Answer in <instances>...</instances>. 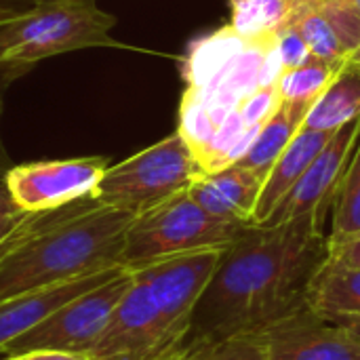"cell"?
<instances>
[{"label": "cell", "mask_w": 360, "mask_h": 360, "mask_svg": "<svg viewBox=\"0 0 360 360\" xmlns=\"http://www.w3.org/2000/svg\"><path fill=\"white\" fill-rule=\"evenodd\" d=\"M186 350V360H272L259 333H240Z\"/></svg>", "instance_id": "cell-22"}, {"label": "cell", "mask_w": 360, "mask_h": 360, "mask_svg": "<svg viewBox=\"0 0 360 360\" xmlns=\"http://www.w3.org/2000/svg\"><path fill=\"white\" fill-rule=\"evenodd\" d=\"M114 25L116 17L97 0H38L0 23V72L15 76L42 59L93 46L122 49L110 34Z\"/></svg>", "instance_id": "cell-3"}, {"label": "cell", "mask_w": 360, "mask_h": 360, "mask_svg": "<svg viewBox=\"0 0 360 360\" xmlns=\"http://www.w3.org/2000/svg\"><path fill=\"white\" fill-rule=\"evenodd\" d=\"M264 184L266 175L230 165L213 173H202L188 188V194L213 217L232 224H251Z\"/></svg>", "instance_id": "cell-13"}, {"label": "cell", "mask_w": 360, "mask_h": 360, "mask_svg": "<svg viewBox=\"0 0 360 360\" xmlns=\"http://www.w3.org/2000/svg\"><path fill=\"white\" fill-rule=\"evenodd\" d=\"M274 46H276V55L281 59L283 70H291L297 68L300 63H304L312 53L304 40V36L300 34V30L287 19L274 34Z\"/></svg>", "instance_id": "cell-25"}, {"label": "cell", "mask_w": 360, "mask_h": 360, "mask_svg": "<svg viewBox=\"0 0 360 360\" xmlns=\"http://www.w3.org/2000/svg\"><path fill=\"white\" fill-rule=\"evenodd\" d=\"M21 217H23V213H19V215H13V217H0V240L13 232V228L19 224V219H21Z\"/></svg>", "instance_id": "cell-29"}, {"label": "cell", "mask_w": 360, "mask_h": 360, "mask_svg": "<svg viewBox=\"0 0 360 360\" xmlns=\"http://www.w3.org/2000/svg\"><path fill=\"white\" fill-rule=\"evenodd\" d=\"M6 360H49V352H27V354L8 356Z\"/></svg>", "instance_id": "cell-32"}, {"label": "cell", "mask_w": 360, "mask_h": 360, "mask_svg": "<svg viewBox=\"0 0 360 360\" xmlns=\"http://www.w3.org/2000/svg\"><path fill=\"white\" fill-rule=\"evenodd\" d=\"M352 2H354V6H356V11H359V13H360V0H352Z\"/></svg>", "instance_id": "cell-35"}, {"label": "cell", "mask_w": 360, "mask_h": 360, "mask_svg": "<svg viewBox=\"0 0 360 360\" xmlns=\"http://www.w3.org/2000/svg\"><path fill=\"white\" fill-rule=\"evenodd\" d=\"M331 321L340 323L342 327L350 329L354 335H359L360 338V316H338V319H331Z\"/></svg>", "instance_id": "cell-30"}, {"label": "cell", "mask_w": 360, "mask_h": 360, "mask_svg": "<svg viewBox=\"0 0 360 360\" xmlns=\"http://www.w3.org/2000/svg\"><path fill=\"white\" fill-rule=\"evenodd\" d=\"M360 116V49L350 53L304 118L306 129L338 131Z\"/></svg>", "instance_id": "cell-15"}, {"label": "cell", "mask_w": 360, "mask_h": 360, "mask_svg": "<svg viewBox=\"0 0 360 360\" xmlns=\"http://www.w3.org/2000/svg\"><path fill=\"white\" fill-rule=\"evenodd\" d=\"M247 224H232L209 215L192 200L188 190L135 215L131 221L122 266L133 270L143 264L205 249H224Z\"/></svg>", "instance_id": "cell-4"}, {"label": "cell", "mask_w": 360, "mask_h": 360, "mask_svg": "<svg viewBox=\"0 0 360 360\" xmlns=\"http://www.w3.org/2000/svg\"><path fill=\"white\" fill-rule=\"evenodd\" d=\"M289 21L300 30V34L304 36L310 53L314 57L327 59V61H344L350 53L344 49L340 36L335 34V30L331 27V23L327 21V17L314 6H297L291 11Z\"/></svg>", "instance_id": "cell-21"}, {"label": "cell", "mask_w": 360, "mask_h": 360, "mask_svg": "<svg viewBox=\"0 0 360 360\" xmlns=\"http://www.w3.org/2000/svg\"><path fill=\"white\" fill-rule=\"evenodd\" d=\"M333 226L329 245L338 247L360 236V137L354 154L346 167L342 184L333 200Z\"/></svg>", "instance_id": "cell-20"}, {"label": "cell", "mask_w": 360, "mask_h": 360, "mask_svg": "<svg viewBox=\"0 0 360 360\" xmlns=\"http://www.w3.org/2000/svg\"><path fill=\"white\" fill-rule=\"evenodd\" d=\"M38 0H0V23L21 15L30 6H34Z\"/></svg>", "instance_id": "cell-27"}, {"label": "cell", "mask_w": 360, "mask_h": 360, "mask_svg": "<svg viewBox=\"0 0 360 360\" xmlns=\"http://www.w3.org/2000/svg\"><path fill=\"white\" fill-rule=\"evenodd\" d=\"M310 108H312V103L281 101V105L272 114V118L259 129V133L253 139L247 154L234 165L253 169L268 177V173L274 167V162L278 160V156L285 152V148L291 143V139L302 129L304 118L310 112Z\"/></svg>", "instance_id": "cell-17"}, {"label": "cell", "mask_w": 360, "mask_h": 360, "mask_svg": "<svg viewBox=\"0 0 360 360\" xmlns=\"http://www.w3.org/2000/svg\"><path fill=\"white\" fill-rule=\"evenodd\" d=\"M331 259L340 262V264H346V266H352V268H360V236L344 243V245H338V247H331Z\"/></svg>", "instance_id": "cell-26"}, {"label": "cell", "mask_w": 360, "mask_h": 360, "mask_svg": "<svg viewBox=\"0 0 360 360\" xmlns=\"http://www.w3.org/2000/svg\"><path fill=\"white\" fill-rule=\"evenodd\" d=\"M249 42L251 40L236 34L232 25L194 42L184 63V76H186L188 89L198 91L211 84Z\"/></svg>", "instance_id": "cell-18"}, {"label": "cell", "mask_w": 360, "mask_h": 360, "mask_svg": "<svg viewBox=\"0 0 360 360\" xmlns=\"http://www.w3.org/2000/svg\"><path fill=\"white\" fill-rule=\"evenodd\" d=\"M314 6L327 17L344 49L354 53L360 49V13L352 0H319Z\"/></svg>", "instance_id": "cell-23"}, {"label": "cell", "mask_w": 360, "mask_h": 360, "mask_svg": "<svg viewBox=\"0 0 360 360\" xmlns=\"http://www.w3.org/2000/svg\"><path fill=\"white\" fill-rule=\"evenodd\" d=\"M308 308L325 319L360 316V268L329 257L310 285Z\"/></svg>", "instance_id": "cell-16"}, {"label": "cell", "mask_w": 360, "mask_h": 360, "mask_svg": "<svg viewBox=\"0 0 360 360\" xmlns=\"http://www.w3.org/2000/svg\"><path fill=\"white\" fill-rule=\"evenodd\" d=\"M186 346L181 344L179 348H175V350H171V352H167L165 356H160V359L156 360H186Z\"/></svg>", "instance_id": "cell-33"}, {"label": "cell", "mask_w": 360, "mask_h": 360, "mask_svg": "<svg viewBox=\"0 0 360 360\" xmlns=\"http://www.w3.org/2000/svg\"><path fill=\"white\" fill-rule=\"evenodd\" d=\"M224 249L181 253L131 270L148 287L169 333L179 344L188 338L194 308L213 278Z\"/></svg>", "instance_id": "cell-7"}, {"label": "cell", "mask_w": 360, "mask_h": 360, "mask_svg": "<svg viewBox=\"0 0 360 360\" xmlns=\"http://www.w3.org/2000/svg\"><path fill=\"white\" fill-rule=\"evenodd\" d=\"M278 105H281L278 86L276 82H272V84L257 86L255 91L245 95L240 103L236 105V110L247 129H262L278 110Z\"/></svg>", "instance_id": "cell-24"}, {"label": "cell", "mask_w": 360, "mask_h": 360, "mask_svg": "<svg viewBox=\"0 0 360 360\" xmlns=\"http://www.w3.org/2000/svg\"><path fill=\"white\" fill-rule=\"evenodd\" d=\"M133 285V272L120 268L110 281L78 295L57 308L36 327L13 340L4 354L17 356L27 352H72L89 354L99 333L108 325L114 308Z\"/></svg>", "instance_id": "cell-6"}, {"label": "cell", "mask_w": 360, "mask_h": 360, "mask_svg": "<svg viewBox=\"0 0 360 360\" xmlns=\"http://www.w3.org/2000/svg\"><path fill=\"white\" fill-rule=\"evenodd\" d=\"M259 335L272 360H360L359 335L308 306Z\"/></svg>", "instance_id": "cell-11"}, {"label": "cell", "mask_w": 360, "mask_h": 360, "mask_svg": "<svg viewBox=\"0 0 360 360\" xmlns=\"http://www.w3.org/2000/svg\"><path fill=\"white\" fill-rule=\"evenodd\" d=\"M360 137V116L340 127L329 143L319 152L302 179L289 190V194L276 205L272 215L264 224H283L293 217L316 213L325 215L333 209V200L346 167L354 154Z\"/></svg>", "instance_id": "cell-10"}, {"label": "cell", "mask_w": 360, "mask_h": 360, "mask_svg": "<svg viewBox=\"0 0 360 360\" xmlns=\"http://www.w3.org/2000/svg\"><path fill=\"white\" fill-rule=\"evenodd\" d=\"M179 346L169 333L148 287L133 276V285L89 350V359L156 360Z\"/></svg>", "instance_id": "cell-9"}, {"label": "cell", "mask_w": 360, "mask_h": 360, "mask_svg": "<svg viewBox=\"0 0 360 360\" xmlns=\"http://www.w3.org/2000/svg\"><path fill=\"white\" fill-rule=\"evenodd\" d=\"M333 133L335 131H316V129H306V127L297 131V135L291 139V143L285 148V152L278 156V160L270 169L251 224H264L272 215L276 205L302 179L306 169L312 165L319 152L329 143Z\"/></svg>", "instance_id": "cell-14"}, {"label": "cell", "mask_w": 360, "mask_h": 360, "mask_svg": "<svg viewBox=\"0 0 360 360\" xmlns=\"http://www.w3.org/2000/svg\"><path fill=\"white\" fill-rule=\"evenodd\" d=\"M133 213L93 196L59 209L25 213L21 238L0 259V302L63 281L122 266Z\"/></svg>", "instance_id": "cell-2"}, {"label": "cell", "mask_w": 360, "mask_h": 360, "mask_svg": "<svg viewBox=\"0 0 360 360\" xmlns=\"http://www.w3.org/2000/svg\"><path fill=\"white\" fill-rule=\"evenodd\" d=\"M23 211H19V207L15 205V200L11 198L4 181H0V217H13V215H19Z\"/></svg>", "instance_id": "cell-28"}, {"label": "cell", "mask_w": 360, "mask_h": 360, "mask_svg": "<svg viewBox=\"0 0 360 360\" xmlns=\"http://www.w3.org/2000/svg\"><path fill=\"white\" fill-rule=\"evenodd\" d=\"M344 61H327L310 55L304 63L291 70H283L276 86L281 101L293 103H314L323 91L331 84Z\"/></svg>", "instance_id": "cell-19"}, {"label": "cell", "mask_w": 360, "mask_h": 360, "mask_svg": "<svg viewBox=\"0 0 360 360\" xmlns=\"http://www.w3.org/2000/svg\"><path fill=\"white\" fill-rule=\"evenodd\" d=\"M291 2V11L293 8H297V6H308V4H314V2H319V0H289Z\"/></svg>", "instance_id": "cell-34"}, {"label": "cell", "mask_w": 360, "mask_h": 360, "mask_svg": "<svg viewBox=\"0 0 360 360\" xmlns=\"http://www.w3.org/2000/svg\"><path fill=\"white\" fill-rule=\"evenodd\" d=\"M108 167L103 156L13 165L4 186L19 211L38 213L93 196Z\"/></svg>", "instance_id": "cell-8"}, {"label": "cell", "mask_w": 360, "mask_h": 360, "mask_svg": "<svg viewBox=\"0 0 360 360\" xmlns=\"http://www.w3.org/2000/svg\"><path fill=\"white\" fill-rule=\"evenodd\" d=\"M325 215L247 224L224 249L198 300L184 346L262 333L308 306V291L331 255Z\"/></svg>", "instance_id": "cell-1"}, {"label": "cell", "mask_w": 360, "mask_h": 360, "mask_svg": "<svg viewBox=\"0 0 360 360\" xmlns=\"http://www.w3.org/2000/svg\"><path fill=\"white\" fill-rule=\"evenodd\" d=\"M200 175L202 167L181 133L175 131L131 158L108 167L93 198L139 215L188 190Z\"/></svg>", "instance_id": "cell-5"}, {"label": "cell", "mask_w": 360, "mask_h": 360, "mask_svg": "<svg viewBox=\"0 0 360 360\" xmlns=\"http://www.w3.org/2000/svg\"><path fill=\"white\" fill-rule=\"evenodd\" d=\"M230 2H232V4H236V2H243V0H230Z\"/></svg>", "instance_id": "cell-36"}, {"label": "cell", "mask_w": 360, "mask_h": 360, "mask_svg": "<svg viewBox=\"0 0 360 360\" xmlns=\"http://www.w3.org/2000/svg\"><path fill=\"white\" fill-rule=\"evenodd\" d=\"M0 116H2V103H0ZM11 167L13 165L8 160V154H6L4 143H2V137H0V181H4V177H6V173H8Z\"/></svg>", "instance_id": "cell-31"}, {"label": "cell", "mask_w": 360, "mask_h": 360, "mask_svg": "<svg viewBox=\"0 0 360 360\" xmlns=\"http://www.w3.org/2000/svg\"><path fill=\"white\" fill-rule=\"evenodd\" d=\"M120 268L122 266H116L103 272L78 276L72 281H63V283L38 289V291H27L15 297L2 300L0 302V352H4V348L13 340H17L19 335L36 327L40 321L51 316L57 308H61L70 300L84 295L91 289L110 281Z\"/></svg>", "instance_id": "cell-12"}]
</instances>
